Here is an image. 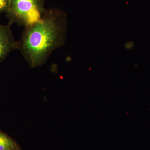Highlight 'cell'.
Instances as JSON below:
<instances>
[{"instance_id":"7a4b0ae2","label":"cell","mask_w":150,"mask_h":150,"mask_svg":"<svg viewBox=\"0 0 150 150\" xmlns=\"http://www.w3.org/2000/svg\"><path fill=\"white\" fill-rule=\"evenodd\" d=\"M45 0H11L6 17L9 24L26 27L37 21L45 13Z\"/></svg>"},{"instance_id":"5b68a950","label":"cell","mask_w":150,"mask_h":150,"mask_svg":"<svg viewBox=\"0 0 150 150\" xmlns=\"http://www.w3.org/2000/svg\"><path fill=\"white\" fill-rule=\"evenodd\" d=\"M11 0H0V13H6L9 7Z\"/></svg>"},{"instance_id":"6da1fadb","label":"cell","mask_w":150,"mask_h":150,"mask_svg":"<svg viewBox=\"0 0 150 150\" xmlns=\"http://www.w3.org/2000/svg\"><path fill=\"white\" fill-rule=\"evenodd\" d=\"M67 24V15L62 10L46 9L39 20L24 28L17 50L31 68L41 67L53 52L64 44Z\"/></svg>"},{"instance_id":"8992f818","label":"cell","mask_w":150,"mask_h":150,"mask_svg":"<svg viewBox=\"0 0 150 150\" xmlns=\"http://www.w3.org/2000/svg\"><path fill=\"white\" fill-rule=\"evenodd\" d=\"M134 42H131V41L127 42V43H126V44H125V45H124L125 48H126V49H127V50H130V49H132V48H133V47H134Z\"/></svg>"},{"instance_id":"277c9868","label":"cell","mask_w":150,"mask_h":150,"mask_svg":"<svg viewBox=\"0 0 150 150\" xmlns=\"http://www.w3.org/2000/svg\"><path fill=\"white\" fill-rule=\"evenodd\" d=\"M19 149L15 141L0 131V150H16Z\"/></svg>"},{"instance_id":"52a82bcc","label":"cell","mask_w":150,"mask_h":150,"mask_svg":"<svg viewBox=\"0 0 150 150\" xmlns=\"http://www.w3.org/2000/svg\"><path fill=\"white\" fill-rule=\"evenodd\" d=\"M16 150H21L20 149H18Z\"/></svg>"},{"instance_id":"3957f363","label":"cell","mask_w":150,"mask_h":150,"mask_svg":"<svg viewBox=\"0 0 150 150\" xmlns=\"http://www.w3.org/2000/svg\"><path fill=\"white\" fill-rule=\"evenodd\" d=\"M10 24H0V63L12 51L17 50V41L15 39Z\"/></svg>"}]
</instances>
